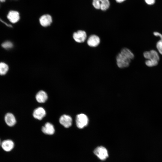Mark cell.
Returning a JSON list of instances; mask_svg holds the SVG:
<instances>
[{
    "label": "cell",
    "mask_w": 162,
    "mask_h": 162,
    "mask_svg": "<svg viewBox=\"0 0 162 162\" xmlns=\"http://www.w3.org/2000/svg\"><path fill=\"white\" fill-rule=\"evenodd\" d=\"M134 55L128 49L124 48L117 55L116 58L117 64L120 68L128 67L131 60L134 58Z\"/></svg>",
    "instance_id": "6da1fadb"
},
{
    "label": "cell",
    "mask_w": 162,
    "mask_h": 162,
    "mask_svg": "<svg viewBox=\"0 0 162 162\" xmlns=\"http://www.w3.org/2000/svg\"><path fill=\"white\" fill-rule=\"evenodd\" d=\"M94 153L100 159L102 160H105L108 157L107 150L103 146L96 148L94 150Z\"/></svg>",
    "instance_id": "7a4b0ae2"
},
{
    "label": "cell",
    "mask_w": 162,
    "mask_h": 162,
    "mask_svg": "<svg viewBox=\"0 0 162 162\" xmlns=\"http://www.w3.org/2000/svg\"><path fill=\"white\" fill-rule=\"evenodd\" d=\"M92 4L96 9L104 11L108 8L110 4L109 0H93Z\"/></svg>",
    "instance_id": "3957f363"
},
{
    "label": "cell",
    "mask_w": 162,
    "mask_h": 162,
    "mask_svg": "<svg viewBox=\"0 0 162 162\" xmlns=\"http://www.w3.org/2000/svg\"><path fill=\"white\" fill-rule=\"evenodd\" d=\"M76 122L77 127L80 129L82 128L88 124V118L86 115L80 114L76 116Z\"/></svg>",
    "instance_id": "277c9868"
},
{
    "label": "cell",
    "mask_w": 162,
    "mask_h": 162,
    "mask_svg": "<svg viewBox=\"0 0 162 162\" xmlns=\"http://www.w3.org/2000/svg\"><path fill=\"white\" fill-rule=\"evenodd\" d=\"M73 38L76 42L80 43H82L86 40L87 34L85 31L79 30L73 34Z\"/></svg>",
    "instance_id": "5b68a950"
},
{
    "label": "cell",
    "mask_w": 162,
    "mask_h": 162,
    "mask_svg": "<svg viewBox=\"0 0 162 162\" xmlns=\"http://www.w3.org/2000/svg\"><path fill=\"white\" fill-rule=\"evenodd\" d=\"M7 17L11 22L14 23L17 22L20 20V14L17 11L10 10L8 12Z\"/></svg>",
    "instance_id": "8992f818"
},
{
    "label": "cell",
    "mask_w": 162,
    "mask_h": 162,
    "mask_svg": "<svg viewBox=\"0 0 162 162\" xmlns=\"http://www.w3.org/2000/svg\"><path fill=\"white\" fill-rule=\"evenodd\" d=\"M61 124L65 128L70 127L72 124V118L67 115H64L61 116L59 120Z\"/></svg>",
    "instance_id": "52a82bcc"
},
{
    "label": "cell",
    "mask_w": 162,
    "mask_h": 162,
    "mask_svg": "<svg viewBox=\"0 0 162 162\" xmlns=\"http://www.w3.org/2000/svg\"><path fill=\"white\" fill-rule=\"evenodd\" d=\"M100 42V40L99 37L97 35L93 34L89 37L87 43L90 46L95 47L99 44Z\"/></svg>",
    "instance_id": "ba28073f"
},
{
    "label": "cell",
    "mask_w": 162,
    "mask_h": 162,
    "mask_svg": "<svg viewBox=\"0 0 162 162\" xmlns=\"http://www.w3.org/2000/svg\"><path fill=\"white\" fill-rule=\"evenodd\" d=\"M51 16L48 14L42 16L39 19V22L41 25L44 27L49 26L52 22Z\"/></svg>",
    "instance_id": "9c48e42d"
},
{
    "label": "cell",
    "mask_w": 162,
    "mask_h": 162,
    "mask_svg": "<svg viewBox=\"0 0 162 162\" xmlns=\"http://www.w3.org/2000/svg\"><path fill=\"white\" fill-rule=\"evenodd\" d=\"M45 110L42 107H39L34 110L33 112V117L39 120H41L46 115Z\"/></svg>",
    "instance_id": "30bf717a"
},
{
    "label": "cell",
    "mask_w": 162,
    "mask_h": 162,
    "mask_svg": "<svg viewBox=\"0 0 162 162\" xmlns=\"http://www.w3.org/2000/svg\"><path fill=\"white\" fill-rule=\"evenodd\" d=\"M1 146L4 151L8 152L11 151L13 148L14 144L11 140H7L3 141L2 142Z\"/></svg>",
    "instance_id": "8fae6325"
},
{
    "label": "cell",
    "mask_w": 162,
    "mask_h": 162,
    "mask_svg": "<svg viewBox=\"0 0 162 162\" xmlns=\"http://www.w3.org/2000/svg\"><path fill=\"white\" fill-rule=\"evenodd\" d=\"M42 131L45 134L51 135L55 132V129L53 125L49 122H47L42 128Z\"/></svg>",
    "instance_id": "7c38bea8"
},
{
    "label": "cell",
    "mask_w": 162,
    "mask_h": 162,
    "mask_svg": "<svg viewBox=\"0 0 162 162\" xmlns=\"http://www.w3.org/2000/svg\"><path fill=\"white\" fill-rule=\"evenodd\" d=\"M6 124L9 126L12 127L16 124V121L14 116L12 113H8L6 114L4 117Z\"/></svg>",
    "instance_id": "4fadbf2b"
},
{
    "label": "cell",
    "mask_w": 162,
    "mask_h": 162,
    "mask_svg": "<svg viewBox=\"0 0 162 162\" xmlns=\"http://www.w3.org/2000/svg\"><path fill=\"white\" fill-rule=\"evenodd\" d=\"M47 98V94L43 91H39L36 95V100L40 103L45 102Z\"/></svg>",
    "instance_id": "5bb4252c"
},
{
    "label": "cell",
    "mask_w": 162,
    "mask_h": 162,
    "mask_svg": "<svg viewBox=\"0 0 162 162\" xmlns=\"http://www.w3.org/2000/svg\"><path fill=\"white\" fill-rule=\"evenodd\" d=\"M9 69L8 66L6 63L0 62V75H3L5 74Z\"/></svg>",
    "instance_id": "9a60e30c"
},
{
    "label": "cell",
    "mask_w": 162,
    "mask_h": 162,
    "mask_svg": "<svg viewBox=\"0 0 162 162\" xmlns=\"http://www.w3.org/2000/svg\"><path fill=\"white\" fill-rule=\"evenodd\" d=\"M149 58L148 59H152L159 61L160 59L158 53L155 50H152L149 51Z\"/></svg>",
    "instance_id": "2e32d148"
},
{
    "label": "cell",
    "mask_w": 162,
    "mask_h": 162,
    "mask_svg": "<svg viewBox=\"0 0 162 162\" xmlns=\"http://www.w3.org/2000/svg\"><path fill=\"white\" fill-rule=\"evenodd\" d=\"M158 62L154 59H147L145 62V64L148 67H152L156 66L158 64Z\"/></svg>",
    "instance_id": "e0dca14e"
},
{
    "label": "cell",
    "mask_w": 162,
    "mask_h": 162,
    "mask_svg": "<svg viewBox=\"0 0 162 162\" xmlns=\"http://www.w3.org/2000/svg\"><path fill=\"white\" fill-rule=\"evenodd\" d=\"M2 46L4 48L6 49H11L13 47V44L10 41H6L3 43Z\"/></svg>",
    "instance_id": "ac0fdd59"
},
{
    "label": "cell",
    "mask_w": 162,
    "mask_h": 162,
    "mask_svg": "<svg viewBox=\"0 0 162 162\" xmlns=\"http://www.w3.org/2000/svg\"><path fill=\"white\" fill-rule=\"evenodd\" d=\"M156 48L159 53L162 55V41L159 40L156 44Z\"/></svg>",
    "instance_id": "d6986e66"
},
{
    "label": "cell",
    "mask_w": 162,
    "mask_h": 162,
    "mask_svg": "<svg viewBox=\"0 0 162 162\" xmlns=\"http://www.w3.org/2000/svg\"><path fill=\"white\" fill-rule=\"evenodd\" d=\"M153 34L155 36L159 37L160 38V40L162 41V34L158 32H154Z\"/></svg>",
    "instance_id": "ffe728a7"
},
{
    "label": "cell",
    "mask_w": 162,
    "mask_h": 162,
    "mask_svg": "<svg viewBox=\"0 0 162 162\" xmlns=\"http://www.w3.org/2000/svg\"><path fill=\"white\" fill-rule=\"evenodd\" d=\"M146 3L148 4L152 5L155 2V0H145Z\"/></svg>",
    "instance_id": "44dd1931"
},
{
    "label": "cell",
    "mask_w": 162,
    "mask_h": 162,
    "mask_svg": "<svg viewBox=\"0 0 162 162\" xmlns=\"http://www.w3.org/2000/svg\"><path fill=\"white\" fill-rule=\"evenodd\" d=\"M125 0H116V1L118 2L121 3L122 2Z\"/></svg>",
    "instance_id": "7402d4cb"
},
{
    "label": "cell",
    "mask_w": 162,
    "mask_h": 162,
    "mask_svg": "<svg viewBox=\"0 0 162 162\" xmlns=\"http://www.w3.org/2000/svg\"><path fill=\"white\" fill-rule=\"evenodd\" d=\"M6 0H0V2H5Z\"/></svg>",
    "instance_id": "603a6c76"
},
{
    "label": "cell",
    "mask_w": 162,
    "mask_h": 162,
    "mask_svg": "<svg viewBox=\"0 0 162 162\" xmlns=\"http://www.w3.org/2000/svg\"><path fill=\"white\" fill-rule=\"evenodd\" d=\"M0 144H1V142H0Z\"/></svg>",
    "instance_id": "cb8c5ba5"
},
{
    "label": "cell",
    "mask_w": 162,
    "mask_h": 162,
    "mask_svg": "<svg viewBox=\"0 0 162 162\" xmlns=\"http://www.w3.org/2000/svg\"></svg>",
    "instance_id": "d4e9b609"
},
{
    "label": "cell",
    "mask_w": 162,
    "mask_h": 162,
    "mask_svg": "<svg viewBox=\"0 0 162 162\" xmlns=\"http://www.w3.org/2000/svg\"></svg>",
    "instance_id": "484cf974"
}]
</instances>
